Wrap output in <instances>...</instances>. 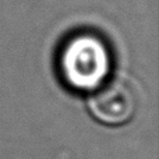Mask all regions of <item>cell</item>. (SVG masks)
<instances>
[{"mask_svg":"<svg viewBox=\"0 0 159 159\" xmlns=\"http://www.w3.org/2000/svg\"><path fill=\"white\" fill-rule=\"evenodd\" d=\"M138 107L135 89L127 81L110 78L87 95V109L98 123L109 127L124 126L134 119Z\"/></svg>","mask_w":159,"mask_h":159,"instance_id":"cell-2","label":"cell"},{"mask_svg":"<svg viewBox=\"0 0 159 159\" xmlns=\"http://www.w3.org/2000/svg\"><path fill=\"white\" fill-rule=\"evenodd\" d=\"M55 67L66 89L88 95L110 80L115 56L109 42L101 34L89 30L75 31L59 45Z\"/></svg>","mask_w":159,"mask_h":159,"instance_id":"cell-1","label":"cell"}]
</instances>
